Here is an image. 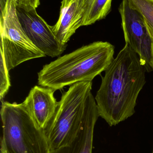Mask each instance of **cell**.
Segmentation results:
<instances>
[{
	"label": "cell",
	"mask_w": 153,
	"mask_h": 153,
	"mask_svg": "<svg viewBox=\"0 0 153 153\" xmlns=\"http://www.w3.org/2000/svg\"><path fill=\"white\" fill-rule=\"evenodd\" d=\"M152 153H153V151H152Z\"/></svg>",
	"instance_id": "obj_17"
},
{
	"label": "cell",
	"mask_w": 153,
	"mask_h": 153,
	"mask_svg": "<svg viewBox=\"0 0 153 153\" xmlns=\"http://www.w3.org/2000/svg\"><path fill=\"white\" fill-rule=\"evenodd\" d=\"M112 0H85L83 26L105 19L111 10Z\"/></svg>",
	"instance_id": "obj_11"
},
{
	"label": "cell",
	"mask_w": 153,
	"mask_h": 153,
	"mask_svg": "<svg viewBox=\"0 0 153 153\" xmlns=\"http://www.w3.org/2000/svg\"><path fill=\"white\" fill-rule=\"evenodd\" d=\"M92 88V82H80L70 85L62 94L54 114L44 129L50 151L66 145L76 134Z\"/></svg>",
	"instance_id": "obj_4"
},
{
	"label": "cell",
	"mask_w": 153,
	"mask_h": 153,
	"mask_svg": "<svg viewBox=\"0 0 153 153\" xmlns=\"http://www.w3.org/2000/svg\"><path fill=\"white\" fill-rule=\"evenodd\" d=\"M1 153H50L45 130L35 123L23 103L1 102Z\"/></svg>",
	"instance_id": "obj_3"
},
{
	"label": "cell",
	"mask_w": 153,
	"mask_h": 153,
	"mask_svg": "<svg viewBox=\"0 0 153 153\" xmlns=\"http://www.w3.org/2000/svg\"><path fill=\"white\" fill-rule=\"evenodd\" d=\"M55 91L49 87L36 85L22 102L35 123L44 129L57 108L58 102L54 96Z\"/></svg>",
	"instance_id": "obj_9"
},
{
	"label": "cell",
	"mask_w": 153,
	"mask_h": 153,
	"mask_svg": "<svg viewBox=\"0 0 153 153\" xmlns=\"http://www.w3.org/2000/svg\"><path fill=\"white\" fill-rule=\"evenodd\" d=\"M115 48L108 42L96 41L59 57L43 66L38 83L55 91L92 80L105 71L114 59Z\"/></svg>",
	"instance_id": "obj_2"
},
{
	"label": "cell",
	"mask_w": 153,
	"mask_h": 153,
	"mask_svg": "<svg viewBox=\"0 0 153 153\" xmlns=\"http://www.w3.org/2000/svg\"><path fill=\"white\" fill-rule=\"evenodd\" d=\"M95 98L89 94L81 126L74 137L66 145L50 153H92L94 127L99 117Z\"/></svg>",
	"instance_id": "obj_8"
},
{
	"label": "cell",
	"mask_w": 153,
	"mask_h": 153,
	"mask_svg": "<svg viewBox=\"0 0 153 153\" xmlns=\"http://www.w3.org/2000/svg\"><path fill=\"white\" fill-rule=\"evenodd\" d=\"M119 10L125 44L136 53L146 71L152 72V39L143 17L128 0H122Z\"/></svg>",
	"instance_id": "obj_6"
},
{
	"label": "cell",
	"mask_w": 153,
	"mask_h": 153,
	"mask_svg": "<svg viewBox=\"0 0 153 153\" xmlns=\"http://www.w3.org/2000/svg\"><path fill=\"white\" fill-rule=\"evenodd\" d=\"M150 34V33H149ZM151 38L152 39V61H151V63H152V67L153 71V36L150 34Z\"/></svg>",
	"instance_id": "obj_15"
},
{
	"label": "cell",
	"mask_w": 153,
	"mask_h": 153,
	"mask_svg": "<svg viewBox=\"0 0 153 153\" xmlns=\"http://www.w3.org/2000/svg\"><path fill=\"white\" fill-rule=\"evenodd\" d=\"M0 99L3 101L10 87L11 83L9 72L2 50L0 48Z\"/></svg>",
	"instance_id": "obj_13"
},
{
	"label": "cell",
	"mask_w": 153,
	"mask_h": 153,
	"mask_svg": "<svg viewBox=\"0 0 153 153\" xmlns=\"http://www.w3.org/2000/svg\"><path fill=\"white\" fill-rule=\"evenodd\" d=\"M85 0H62L57 22L52 30L59 43L66 46L71 37L83 26Z\"/></svg>",
	"instance_id": "obj_10"
},
{
	"label": "cell",
	"mask_w": 153,
	"mask_h": 153,
	"mask_svg": "<svg viewBox=\"0 0 153 153\" xmlns=\"http://www.w3.org/2000/svg\"><path fill=\"white\" fill-rule=\"evenodd\" d=\"M16 11L23 31L46 56L57 57L63 53L66 46L59 43L53 33L52 26L38 14L36 9L17 5Z\"/></svg>",
	"instance_id": "obj_7"
},
{
	"label": "cell",
	"mask_w": 153,
	"mask_h": 153,
	"mask_svg": "<svg viewBox=\"0 0 153 153\" xmlns=\"http://www.w3.org/2000/svg\"><path fill=\"white\" fill-rule=\"evenodd\" d=\"M105 72L95 99L100 117L113 126L135 113L146 71L136 53L125 44Z\"/></svg>",
	"instance_id": "obj_1"
},
{
	"label": "cell",
	"mask_w": 153,
	"mask_h": 153,
	"mask_svg": "<svg viewBox=\"0 0 153 153\" xmlns=\"http://www.w3.org/2000/svg\"><path fill=\"white\" fill-rule=\"evenodd\" d=\"M146 27H147V30H148V32L150 33L151 35H152L153 36V28H152L147 22H146Z\"/></svg>",
	"instance_id": "obj_16"
},
{
	"label": "cell",
	"mask_w": 153,
	"mask_h": 153,
	"mask_svg": "<svg viewBox=\"0 0 153 153\" xmlns=\"http://www.w3.org/2000/svg\"><path fill=\"white\" fill-rule=\"evenodd\" d=\"M132 8L141 13L153 28V0H128Z\"/></svg>",
	"instance_id": "obj_12"
},
{
	"label": "cell",
	"mask_w": 153,
	"mask_h": 153,
	"mask_svg": "<svg viewBox=\"0 0 153 153\" xmlns=\"http://www.w3.org/2000/svg\"><path fill=\"white\" fill-rule=\"evenodd\" d=\"M17 5L37 9L40 4V0H14Z\"/></svg>",
	"instance_id": "obj_14"
},
{
	"label": "cell",
	"mask_w": 153,
	"mask_h": 153,
	"mask_svg": "<svg viewBox=\"0 0 153 153\" xmlns=\"http://www.w3.org/2000/svg\"><path fill=\"white\" fill-rule=\"evenodd\" d=\"M0 48L2 50L8 71L26 61L45 57L22 29L14 0H0Z\"/></svg>",
	"instance_id": "obj_5"
}]
</instances>
